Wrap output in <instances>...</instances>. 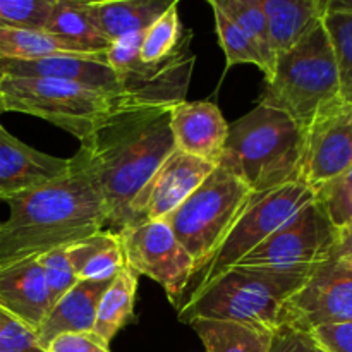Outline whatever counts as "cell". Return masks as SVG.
I'll return each instance as SVG.
<instances>
[{"instance_id": "obj_34", "label": "cell", "mask_w": 352, "mask_h": 352, "mask_svg": "<svg viewBox=\"0 0 352 352\" xmlns=\"http://www.w3.org/2000/svg\"><path fill=\"white\" fill-rule=\"evenodd\" d=\"M268 352H323L311 333L289 325H278L272 332Z\"/></svg>"}, {"instance_id": "obj_7", "label": "cell", "mask_w": 352, "mask_h": 352, "mask_svg": "<svg viewBox=\"0 0 352 352\" xmlns=\"http://www.w3.org/2000/svg\"><path fill=\"white\" fill-rule=\"evenodd\" d=\"M315 199V191L301 181L251 196L250 203L236 223L230 227L222 243L192 274L182 302L196 292L203 291L223 272L236 267L246 254H250L254 248L260 246L267 237H270L275 230L280 229L296 213L301 212Z\"/></svg>"}, {"instance_id": "obj_15", "label": "cell", "mask_w": 352, "mask_h": 352, "mask_svg": "<svg viewBox=\"0 0 352 352\" xmlns=\"http://www.w3.org/2000/svg\"><path fill=\"white\" fill-rule=\"evenodd\" d=\"M71 168V158L54 157L28 146L0 124V199L43 186Z\"/></svg>"}, {"instance_id": "obj_6", "label": "cell", "mask_w": 352, "mask_h": 352, "mask_svg": "<svg viewBox=\"0 0 352 352\" xmlns=\"http://www.w3.org/2000/svg\"><path fill=\"white\" fill-rule=\"evenodd\" d=\"M339 102V71L322 19L298 45L277 55L260 105L284 112L306 131L323 110Z\"/></svg>"}, {"instance_id": "obj_13", "label": "cell", "mask_w": 352, "mask_h": 352, "mask_svg": "<svg viewBox=\"0 0 352 352\" xmlns=\"http://www.w3.org/2000/svg\"><path fill=\"white\" fill-rule=\"evenodd\" d=\"M352 168V103L323 110L305 131L301 182L316 191Z\"/></svg>"}, {"instance_id": "obj_37", "label": "cell", "mask_w": 352, "mask_h": 352, "mask_svg": "<svg viewBox=\"0 0 352 352\" xmlns=\"http://www.w3.org/2000/svg\"><path fill=\"white\" fill-rule=\"evenodd\" d=\"M330 258L344 261L352 267V222L336 229V241Z\"/></svg>"}, {"instance_id": "obj_5", "label": "cell", "mask_w": 352, "mask_h": 352, "mask_svg": "<svg viewBox=\"0 0 352 352\" xmlns=\"http://www.w3.org/2000/svg\"><path fill=\"white\" fill-rule=\"evenodd\" d=\"M141 109L129 96L86 88L65 79L0 78V116L38 117L85 141L113 117Z\"/></svg>"}, {"instance_id": "obj_33", "label": "cell", "mask_w": 352, "mask_h": 352, "mask_svg": "<svg viewBox=\"0 0 352 352\" xmlns=\"http://www.w3.org/2000/svg\"><path fill=\"white\" fill-rule=\"evenodd\" d=\"M0 352H45L36 333L24 323L0 309Z\"/></svg>"}, {"instance_id": "obj_35", "label": "cell", "mask_w": 352, "mask_h": 352, "mask_svg": "<svg viewBox=\"0 0 352 352\" xmlns=\"http://www.w3.org/2000/svg\"><path fill=\"white\" fill-rule=\"evenodd\" d=\"M309 333L323 352H352V322L316 327Z\"/></svg>"}, {"instance_id": "obj_16", "label": "cell", "mask_w": 352, "mask_h": 352, "mask_svg": "<svg viewBox=\"0 0 352 352\" xmlns=\"http://www.w3.org/2000/svg\"><path fill=\"white\" fill-rule=\"evenodd\" d=\"M175 150L219 167L229 136V122L213 102H182L170 109Z\"/></svg>"}, {"instance_id": "obj_27", "label": "cell", "mask_w": 352, "mask_h": 352, "mask_svg": "<svg viewBox=\"0 0 352 352\" xmlns=\"http://www.w3.org/2000/svg\"><path fill=\"white\" fill-rule=\"evenodd\" d=\"M67 54H76V52L45 30H6V28H0V58L31 60V58Z\"/></svg>"}, {"instance_id": "obj_32", "label": "cell", "mask_w": 352, "mask_h": 352, "mask_svg": "<svg viewBox=\"0 0 352 352\" xmlns=\"http://www.w3.org/2000/svg\"><path fill=\"white\" fill-rule=\"evenodd\" d=\"M36 260L40 263L41 270H43L45 285H47L52 308H54L78 284L79 278L76 277L74 270H72L65 246L40 254Z\"/></svg>"}, {"instance_id": "obj_17", "label": "cell", "mask_w": 352, "mask_h": 352, "mask_svg": "<svg viewBox=\"0 0 352 352\" xmlns=\"http://www.w3.org/2000/svg\"><path fill=\"white\" fill-rule=\"evenodd\" d=\"M0 309L33 330H40L52 309L43 270L36 258L0 268Z\"/></svg>"}, {"instance_id": "obj_9", "label": "cell", "mask_w": 352, "mask_h": 352, "mask_svg": "<svg viewBox=\"0 0 352 352\" xmlns=\"http://www.w3.org/2000/svg\"><path fill=\"white\" fill-rule=\"evenodd\" d=\"M126 263L138 275L151 278L174 306H181L195 272V261L165 220L143 222L119 232Z\"/></svg>"}, {"instance_id": "obj_4", "label": "cell", "mask_w": 352, "mask_h": 352, "mask_svg": "<svg viewBox=\"0 0 352 352\" xmlns=\"http://www.w3.org/2000/svg\"><path fill=\"white\" fill-rule=\"evenodd\" d=\"M305 131L284 112L258 103L229 124L220 167L253 195L301 181Z\"/></svg>"}, {"instance_id": "obj_28", "label": "cell", "mask_w": 352, "mask_h": 352, "mask_svg": "<svg viewBox=\"0 0 352 352\" xmlns=\"http://www.w3.org/2000/svg\"><path fill=\"white\" fill-rule=\"evenodd\" d=\"M323 26L329 34L340 81V98L352 103V12L333 9L327 2Z\"/></svg>"}, {"instance_id": "obj_20", "label": "cell", "mask_w": 352, "mask_h": 352, "mask_svg": "<svg viewBox=\"0 0 352 352\" xmlns=\"http://www.w3.org/2000/svg\"><path fill=\"white\" fill-rule=\"evenodd\" d=\"M275 55L291 50L322 23L327 0H261Z\"/></svg>"}, {"instance_id": "obj_36", "label": "cell", "mask_w": 352, "mask_h": 352, "mask_svg": "<svg viewBox=\"0 0 352 352\" xmlns=\"http://www.w3.org/2000/svg\"><path fill=\"white\" fill-rule=\"evenodd\" d=\"M45 352H112L110 346L89 333H64L52 340Z\"/></svg>"}, {"instance_id": "obj_30", "label": "cell", "mask_w": 352, "mask_h": 352, "mask_svg": "<svg viewBox=\"0 0 352 352\" xmlns=\"http://www.w3.org/2000/svg\"><path fill=\"white\" fill-rule=\"evenodd\" d=\"M315 201L336 229L352 222V168L315 191Z\"/></svg>"}, {"instance_id": "obj_1", "label": "cell", "mask_w": 352, "mask_h": 352, "mask_svg": "<svg viewBox=\"0 0 352 352\" xmlns=\"http://www.w3.org/2000/svg\"><path fill=\"white\" fill-rule=\"evenodd\" d=\"M174 150L170 109L129 110L81 141L74 158L102 195L107 230L127 226L131 201Z\"/></svg>"}, {"instance_id": "obj_3", "label": "cell", "mask_w": 352, "mask_h": 352, "mask_svg": "<svg viewBox=\"0 0 352 352\" xmlns=\"http://www.w3.org/2000/svg\"><path fill=\"white\" fill-rule=\"evenodd\" d=\"M315 267H232L186 299L177 316L188 325L196 320H222L272 333L280 323L285 301L306 284Z\"/></svg>"}, {"instance_id": "obj_31", "label": "cell", "mask_w": 352, "mask_h": 352, "mask_svg": "<svg viewBox=\"0 0 352 352\" xmlns=\"http://www.w3.org/2000/svg\"><path fill=\"white\" fill-rule=\"evenodd\" d=\"M54 0H0V28L45 30Z\"/></svg>"}, {"instance_id": "obj_10", "label": "cell", "mask_w": 352, "mask_h": 352, "mask_svg": "<svg viewBox=\"0 0 352 352\" xmlns=\"http://www.w3.org/2000/svg\"><path fill=\"white\" fill-rule=\"evenodd\" d=\"M336 227L316 201L296 213L287 223L254 248L236 267H315L330 258Z\"/></svg>"}, {"instance_id": "obj_29", "label": "cell", "mask_w": 352, "mask_h": 352, "mask_svg": "<svg viewBox=\"0 0 352 352\" xmlns=\"http://www.w3.org/2000/svg\"><path fill=\"white\" fill-rule=\"evenodd\" d=\"M212 7V6H210ZM213 17H215V30L219 34V43L222 47L223 54H226V64L227 69L237 64H253L258 69H261L265 74V64L261 60L260 54L251 43L250 38L229 19L223 12L219 9L212 7Z\"/></svg>"}, {"instance_id": "obj_25", "label": "cell", "mask_w": 352, "mask_h": 352, "mask_svg": "<svg viewBox=\"0 0 352 352\" xmlns=\"http://www.w3.org/2000/svg\"><path fill=\"white\" fill-rule=\"evenodd\" d=\"M210 6L226 14L251 40L265 64V76L270 78L275 69L277 55L272 47L261 0H210Z\"/></svg>"}, {"instance_id": "obj_24", "label": "cell", "mask_w": 352, "mask_h": 352, "mask_svg": "<svg viewBox=\"0 0 352 352\" xmlns=\"http://www.w3.org/2000/svg\"><path fill=\"white\" fill-rule=\"evenodd\" d=\"M192 330L206 352H268L272 333L222 320H196Z\"/></svg>"}, {"instance_id": "obj_22", "label": "cell", "mask_w": 352, "mask_h": 352, "mask_svg": "<svg viewBox=\"0 0 352 352\" xmlns=\"http://www.w3.org/2000/svg\"><path fill=\"white\" fill-rule=\"evenodd\" d=\"M69 261L79 280H113L126 267V254L119 234L100 230L65 246Z\"/></svg>"}, {"instance_id": "obj_23", "label": "cell", "mask_w": 352, "mask_h": 352, "mask_svg": "<svg viewBox=\"0 0 352 352\" xmlns=\"http://www.w3.org/2000/svg\"><path fill=\"white\" fill-rule=\"evenodd\" d=\"M138 278L140 275L126 263L119 272L112 284L109 285L100 299L98 311H96L93 336L98 337L102 342L110 346L113 337L134 318V305H136Z\"/></svg>"}, {"instance_id": "obj_2", "label": "cell", "mask_w": 352, "mask_h": 352, "mask_svg": "<svg viewBox=\"0 0 352 352\" xmlns=\"http://www.w3.org/2000/svg\"><path fill=\"white\" fill-rule=\"evenodd\" d=\"M0 223V268L38 258L105 230L107 208L86 168L71 157L67 174L9 199Z\"/></svg>"}, {"instance_id": "obj_11", "label": "cell", "mask_w": 352, "mask_h": 352, "mask_svg": "<svg viewBox=\"0 0 352 352\" xmlns=\"http://www.w3.org/2000/svg\"><path fill=\"white\" fill-rule=\"evenodd\" d=\"M352 322V267L329 258L313 268L306 284L285 301L278 325L311 332Z\"/></svg>"}, {"instance_id": "obj_18", "label": "cell", "mask_w": 352, "mask_h": 352, "mask_svg": "<svg viewBox=\"0 0 352 352\" xmlns=\"http://www.w3.org/2000/svg\"><path fill=\"white\" fill-rule=\"evenodd\" d=\"M112 280H79L48 313L36 332L38 344L47 349L48 344L64 333H89L96 320L100 299Z\"/></svg>"}, {"instance_id": "obj_14", "label": "cell", "mask_w": 352, "mask_h": 352, "mask_svg": "<svg viewBox=\"0 0 352 352\" xmlns=\"http://www.w3.org/2000/svg\"><path fill=\"white\" fill-rule=\"evenodd\" d=\"M0 78L65 79V81L78 82L86 88L133 98L127 95L120 78L107 62V54L50 55V57L31 58V60L0 58Z\"/></svg>"}, {"instance_id": "obj_12", "label": "cell", "mask_w": 352, "mask_h": 352, "mask_svg": "<svg viewBox=\"0 0 352 352\" xmlns=\"http://www.w3.org/2000/svg\"><path fill=\"white\" fill-rule=\"evenodd\" d=\"M215 167L179 150L172 151L131 201L126 227L167 219L203 184Z\"/></svg>"}, {"instance_id": "obj_19", "label": "cell", "mask_w": 352, "mask_h": 352, "mask_svg": "<svg viewBox=\"0 0 352 352\" xmlns=\"http://www.w3.org/2000/svg\"><path fill=\"white\" fill-rule=\"evenodd\" d=\"M172 2L165 0H86V9L110 41L144 33Z\"/></svg>"}, {"instance_id": "obj_8", "label": "cell", "mask_w": 352, "mask_h": 352, "mask_svg": "<svg viewBox=\"0 0 352 352\" xmlns=\"http://www.w3.org/2000/svg\"><path fill=\"white\" fill-rule=\"evenodd\" d=\"M251 196L253 192L248 186L219 165L203 184L165 219L174 236L195 261V272L222 243L250 203Z\"/></svg>"}, {"instance_id": "obj_26", "label": "cell", "mask_w": 352, "mask_h": 352, "mask_svg": "<svg viewBox=\"0 0 352 352\" xmlns=\"http://www.w3.org/2000/svg\"><path fill=\"white\" fill-rule=\"evenodd\" d=\"M192 33L186 31L179 17V2L172 0L170 7L144 31L140 48L143 64L157 65L174 57L184 45L191 43Z\"/></svg>"}, {"instance_id": "obj_21", "label": "cell", "mask_w": 352, "mask_h": 352, "mask_svg": "<svg viewBox=\"0 0 352 352\" xmlns=\"http://www.w3.org/2000/svg\"><path fill=\"white\" fill-rule=\"evenodd\" d=\"M45 31L64 41L76 54L103 55L112 47V41L93 23L86 0H54Z\"/></svg>"}]
</instances>
